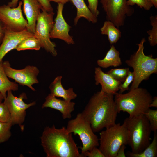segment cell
<instances>
[{
  "mask_svg": "<svg viewBox=\"0 0 157 157\" xmlns=\"http://www.w3.org/2000/svg\"><path fill=\"white\" fill-rule=\"evenodd\" d=\"M114 95L101 90L97 92L92 96L81 113L94 133L116 123L118 113Z\"/></svg>",
  "mask_w": 157,
  "mask_h": 157,
  "instance_id": "obj_1",
  "label": "cell"
},
{
  "mask_svg": "<svg viewBox=\"0 0 157 157\" xmlns=\"http://www.w3.org/2000/svg\"><path fill=\"white\" fill-rule=\"evenodd\" d=\"M41 144L47 157H84L66 128L47 126L40 137Z\"/></svg>",
  "mask_w": 157,
  "mask_h": 157,
  "instance_id": "obj_2",
  "label": "cell"
},
{
  "mask_svg": "<svg viewBox=\"0 0 157 157\" xmlns=\"http://www.w3.org/2000/svg\"><path fill=\"white\" fill-rule=\"evenodd\" d=\"M114 99L117 112H126L129 117L144 114L150 108L149 106L153 97L150 93L142 88L129 90L128 93L116 92Z\"/></svg>",
  "mask_w": 157,
  "mask_h": 157,
  "instance_id": "obj_3",
  "label": "cell"
},
{
  "mask_svg": "<svg viewBox=\"0 0 157 157\" xmlns=\"http://www.w3.org/2000/svg\"><path fill=\"white\" fill-rule=\"evenodd\" d=\"M128 133V144L131 152L142 151L151 143V130L149 122L144 114L126 118L123 123Z\"/></svg>",
  "mask_w": 157,
  "mask_h": 157,
  "instance_id": "obj_4",
  "label": "cell"
},
{
  "mask_svg": "<svg viewBox=\"0 0 157 157\" xmlns=\"http://www.w3.org/2000/svg\"><path fill=\"white\" fill-rule=\"evenodd\" d=\"M146 41L145 38H142L137 44V50L125 61L127 65L133 69L134 80L129 90L139 87L143 80L148 79L152 74L157 73V58H153L152 55H145L144 53V44Z\"/></svg>",
  "mask_w": 157,
  "mask_h": 157,
  "instance_id": "obj_5",
  "label": "cell"
},
{
  "mask_svg": "<svg viewBox=\"0 0 157 157\" xmlns=\"http://www.w3.org/2000/svg\"><path fill=\"white\" fill-rule=\"evenodd\" d=\"M99 133V149L104 157H116L117 152L123 144H128L127 129L123 124L115 123Z\"/></svg>",
  "mask_w": 157,
  "mask_h": 157,
  "instance_id": "obj_6",
  "label": "cell"
},
{
  "mask_svg": "<svg viewBox=\"0 0 157 157\" xmlns=\"http://www.w3.org/2000/svg\"><path fill=\"white\" fill-rule=\"evenodd\" d=\"M66 129L69 133L79 136L82 144V146L79 147L82 155L85 152L99 146V139L81 113H78L74 119L68 121Z\"/></svg>",
  "mask_w": 157,
  "mask_h": 157,
  "instance_id": "obj_7",
  "label": "cell"
},
{
  "mask_svg": "<svg viewBox=\"0 0 157 157\" xmlns=\"http://www.w3.org/2000/svg\"><path fill=\"white\" fill-rule=\"evenodd\" d=\"M36 22L34 36L40 42L41 47L52 56L57 54L55 44L50 40V34L54 24L53 17L54 13L48 12L42 8Z\"/></svg>",
  "mask_w": 157,
  "mask_h": 157,
  "instance_id": "obj_8",
  "label": "cell"
},
{
  "mask_svg": "<svg viewBox=\"0 0 157 157\" xmlns=\"http://www.w3.org/2000/svg\"><path fill=\"white\" fill-rule=\"evenodd\" d=\"M107 20L118 28L123 26L127 16H132L133 8L128 5L127 0H100Z\"/></svg>",
  "mask_w": 157,
  "mask_h": 157,
  "instance_id": "obj_9",
  "label": "cell"
},
{
  "mask_svg": "<svg viewBox=\"0 0 157 157\" xmlns=\"http://www.w3.org/2000/svg\"><path fill=\"white\" fill-rule=\"evenodd\" d=\"M12 91H8L3 102L10 112L13 125L18 124L21 130L23 131L24 126L22 124L25 121L26 110L30 107L35 105L36 102L33 101L28 104H26L23 101L24 99H27L25 93H22L17 97L13 95Z\"/></svg>",
  "mask_w": 157,
  "mask_h": 157,
  "instance_id": "obj_10",
  "label": "cell"
},
{
  "mask_svg": "<svg viewBox=\"0 0 157 157\" xmlns=\"http://www.w3.org/2000/svg\"><path fill=\"white\" fill-rule=\"evenodd\" d=\"M22 1H20L15 7H11L8 5L0 6V20L6 28L17 32L28 30L27 21L22 13Z\"/></svg>",
  "mask_w": 157,
  "mask_h": 157,
  "instance_id": "obj_11",
  "label": "cell"
},
{
  "mask_svg": "<svg viewBox=\"0 0 157 157\" xmlns=\"http://www.w3.org/2000/svg\"><path fill=\"white\" fill-rule=\"evenodd\" d=\"M2 65L8 77L14 80L21 85L27 86L32 90L35 91L32 85L39 83L37 77L39 70L36 67L28 65L23 69H16L11 67L8 61L2 62Z\"/></svg>",
  "mask_w": 157,
  "mask_h": 157,
  "instance_id": "obj_12",
  "label": "cell"
},
{
  "mask_svg": "<svg viewBox=\"0 0 157 157\" xmlns=\"http://www.w3.org/2000/svg\"><path fill=\"white\" fill-rule=\"evenodd\" d=\"M58 4L56 16L50 34V37L61 40L69 44H73L74 41L69 34L71 27L66 22L63 15L64 4L61 3Z\"/></svg>",
  "mask_w": 157,
  "mask_h": 157,
  "instance_id": "obj_13",
  "label": "cell"
},
{
  "mask_svg": "<svg viewBox=\"0 0 157 157\" xmlns=\"http://www.w3.org/2000/svg\"><path fill=\"white\" fill-rule=\"evenodd\" d=\"M34 33L28 29L15 32L6 28L1 44L0 46V62L5 55L26 38L33 36Z\"/></svg>",
  "mask_w": 157,
  "mask_h": 157,
  "instance_id": "obj_14",
  "label": "cell"
},
{
  "mask_svg": "<svg viewBox=\"0 0 157 157\" xmlns=\"http://www.w3.org/2000/svg\"><path fill=\"white\" fill-rule=\"evenodd\" d=\"M75 103L71 101L58 99L50 93L46 97L42 108H50L59 111L64 119H70L75 109Z\"/></svg>",
  "mask_w": 157,
  "mask_h": 157,
  "instance_id": "obj_15",
  "label": "cell"
},
{
  "mask_svg": "<svg viewBox=\"0 0 157 157\" xmlns=\"http://www.w3.org/2000/svg\"><path fill=\"white\" fill-rule=\"evenodd\" d=\"M94 74L95 84L97 85L99 84L101 85V91L114 95L119 90V86L122 83L104 72L100 67L95 68Z\"/></svg>",
  "mask_w": 157,
  "mask_h": 157,
  "instance_id": "obj_16",
  "label": "cell"
},
{
  "mask_svg": "<svg viewBox=\"0 0 157 157\" xmlns=\"http://www.w3.org/2000/svg\"><path fill=\"white\" fill-rule=\"evenodd\" d=\"M22 1L23 10L28 23V29L34 33L37 20L42 7L38 0H22Z\"/></svg>",
  "mask_w": 157,
  "mask_h": 157,
  "instance_id": "obj_17",
  "label": "cell"
},
{
  "mask_svg": "<svg viewBox=\"0 0 157 157\" xmlns=\"http://www.w3.org/2000/svg\"><path fill=\"white\" fill-rule=\"evenodd\" d=\"M62 76H60L56 77L49 87L50 94L56 97H60L64 100L67 101L76 98L77 94L74 91L72 88L68 89H65L61 83Z\"/></svg>",
  "mask_w": 157,
  "mask_h": 157,
  "instance_id": "obj_18",
  "label": "cell"
},
{
  "mask_svg": "<svg viewBox=\"0 0 157 157\" xmlns=\"http://www.w3.org/2000/svg\"><path fill=\"white\" fill-rule=\"evenodd\" d=\"M77 9V14L74 19L75 25H76L79 19L81 18H84L89 22L96 23L97 17L90 10L85 3L84 0H69Z\"/></svg>",
  "mask_w": 157,
  "mask_h": 157,
  "instance_id": "obj_19",
  "label": "cell"
},
{
  "mask_svg": "<svg viewBox=\"0 0 157 157\" xmlns=\"http://www.w3.org/2000/svg\"><path fill=\"white\" fill-rule=\"evenodd\" d=\"M97 63L99 67L106 68L110 66L117 67L122 64L120 57V53L115 47L112 45L104 58L97 60Z\"/></svg>",
  "mask_w": 157,
  "mask_h": 157,
  "instance_id": "obj_20",
  "label": "cell"
},
{
  "mask_svg": "<svg viewBox=\"0 0 157 157\" xmlns=\"http://www.w3.org/2000/svg\"><path fill=\"white\" fill-rule=\"evenodd\" d=\"M101 33L108 36L111 44L116 43L121 37V32L111 21H105L100 28Z\"/></svg>",
  "mask_w": 157,
  "mask_h": 157,
  "instance_id": "obj_21",
  "label": "cell"
},
{
  "mask_svg": "<svg viewBox=\"0 0 157 157\" xmlns=\"http://www.w3.org/2000/svg\"><path fill=\"white\" fill-rule=\"evenodd\" d=\"M18 89L17 84L11 81L6 75L2 65V61L0 62V92L4 99L6 93L9 90L16 91Z\"/></svg>",
  "mask_w": 157,
  "mask_h": 157,
  "instance_id": "obj_22",
  "label": "cell"
},
{
  "mask_svg": "<svg viewBox=\"0 0 157 157\" xmlns=\"http://www.w3.org/2000/svg\"><path fill=\"white\" fill-rule=\"evenodd\" d=\"M126 156L129 157H156L157 156V131L154 132L151 143L142 152L134 154L128 151Z\"/></svg>",
  "mask_w": 157,
  "mask_h": 157,
  "instance_id": "obj_23",
  "label": "cell"
},
{
  "mask_svg": "<svg viewBox=\"0 0 157 157\" xmlns=\"http://www.w3.org/2000/svg\"><path fill=\"white\" fill-rule=\"evenodd\" d=\"M42 47L39 40L34 35L29 37L23 40L16 47L18 51L26 50H39Z\"/></svg>",
  "mask_w": 157,
  "mask_h": 157,
  "instance_id": "obj_24",
  "label": "cell"
},
{
  "mask_svg": "<svg viewBox=\"0 0 157 157\" xmlns=\"http://www.w3.org/2000/svg\"><path fill=\"white\" fill-rule=\"evenodd\" d=\"M150 19L152 28L147 31L149 35L148 39L150 45L154 46L157 44V15H151Z\"/></svg>",
  "mask_w": 157,
  "mask_h": 157,
  "instance_id": "obj_25",
  "label": "cell"
},
{
  "mask_svg": "<svg viewBox=\"0 0 157 157\" xmlns=\"http://www.w3.org/2000/svg\"><path fill=\"white\" fill-rule=\"evenodd\" d=\"M129 71V68H116L111 69L106 73L115 79L122 83L125 80Z\"/></svg>",
  "mask_w": 157,
  "mask_h": 157,
  "instance_id": "obj_26",
  "label": "cell"
},
{
  "mask_svg": "<svg viewBox=\"0 0 157 157\" xmlns=\"http://www.w3.org/2000/svg\"><path fill=\"white\" fill-rule=\"evenodd\" d=\"M11 122H0V144L8 141L11 135Z\"/></svg>",
  "mask_w": 157,
  "mask_h": 157,
  "instance_id": "obj_27",
  "label": "cell"
},
{
  "mask_svg": "<svg viewBox=\"0 0 157 157\" xmlns=\"http://www.w3.org/2000/svg\"><path fill=\"white\" fill-rule=\"evenodd\" d=\"M144 114L148 120L151 131H157V110L149 108Z\"/></svg>",
  "mask_w": 157,
  "mask_h": 157,
  "instance_id": "obj_28",
  "label": "cell"
},
{
  "mask_svg": "<svg viewBox=\"0 0 157 157\" xmlns=\"http://www.w3.org/2000/svg\"><path fill=\"white\" fill-rule=\"evenodd\" d=\"M127 3L131 6L136 5L140 8L147 11L153 6L149 0H127Z\"/></svg>",
  "mask_w": 157,
  "mask_h": 157,
  "instance_id": "obj_29",
  "label": "cell"
},
{
  "mask_svg": "<svg viewBox=\"0 0 157 157\" xmlns=\"http://www.w3.org/2000/svg\"><path fill=\"white\" fill-rule=\"evenodd\" d=\"M11 121L10 115L8 108L4 102L0 103V122Z\"/></svg>",
  "mask_w": 157,
  "mask_h": 157,
  "instance_id": "obj_30",
  "label": "cell"
},
{
  "mask_svg": "<svg viewBox=\"0 0 157 157\" xmlns=\"http://www.w3.org/2000/svg\"><path fill=\"white\" fill-rule=\"evenodd\" d=\"M134 75L133 72L129 71L128 75L123 83L120 85L119 87V93L122 94L126 90H128L129 86L133 81Z\"/></svg>",
  "mask_w": 157,
  "mask_h": 157,
  "instance_id": "obj_31",
  "label": "cell"
},
{
  "mask_svg": "<svg viewBox=\"0 0 157 157\" xmlns=\"http://www.w3.org/2000/svg\"><path fill=\"white\" fill-rule=\"evenodd\" d=\"M88 5V7L91 12L97 17L100 14L98 9V0H87Z\"/></svg>",
  "mask_w": 157,
  "mask_h": 157,
  "instance_id": "obj_32",
  "label": "cell"
},
{
  "mask_svg": "<svg viewBox=\"0 0 157 157\" xmlns=\"http://www.w3.org/2000/svg\"><path fill=\"white\" fill-rule=\"evenodd\" d=\"M83 155L84 157H104L103 153L97 147L93 148L90 151L85 152Z\"/></svg>",
  "mask_w": 157,
  "mask_h": 157,
  "instance_id": "obj_33",
  "label": "cell"
},
{
  "mask_svg": "<svg viewBox=\"0 0 157 157\" xmlns=\"http://www.w3.org/2000/svg\"><path fill=\"white\" fill-rule=\"evenodd\" d=\"M42 8L48 12H53V8L49 0H38Z\"/></svg>",
  "mask_w": 157,
  "mask_h": 157,
  "instance_id": "obj_34",
  "label": "cell"
},
{
  "mask_svg": "<svg viewBox=\"0 0 157 157\" xmlns=\"http://www.w3.org/2000/svg\"><path fill=\"white\" fill-rule=\"evenodd\" d=\"M125 145H122L118 150L116 157H125L126 155L125 153V150L126 148Z\"/></svg>",
  "mask_w": 157,
  "mask_h": 157,
  "instance_id": "obj_35",
  "label": "cell"
},
{
  "mask_svg": "<svg viewBox=\"0 0 157 157\" xmlns=\"http://www.w3.org/2000/svg\"><path fill=\"white\" fill-rule=\"evenodd\" d=\"M6 29V28L0 20V42L3 40Z\"/></svg>",
  "mask_w": 157,
  "mask_h": 157,
  "instance_id": "obj_36",
  "label": "cell"
},
{
  "mask_svg": "<svg viewBox=\"0 0 157 157\" xmlns=\"http://www.w3.org/2000/svg\"><path fill=\"white\" fill-rule=\"evenodd\" d=\"M149 108L154 107L157 108V97L155 96L153 97L152 100L149 106Z\"/></svg>",
  "mask_w": 157,
  "mask_h": 157,
  "instance_id": "obj_37",
  "label": "cell"
},
{
  "mask_svg": "<svg viewBox=\"0 0 157 157\" xmlns=\"http://www.w3.org/2000/svg\"><path fill=\"white\" fill-rule=\"evenodd\" d=\"M19 0H12L8 3L7 5L12 8L15 7L17 6Z\"/></svg>",
  "mask_w": 157,
  "mask_h": 157,
  "instance_id": "obj_38",
  "label": "cell"
},
{
  "mask_svg": "<svg viewBox=\"0 0 157 157\" xmlns=\"http://www.w3.org/2000/svg\"><path fill=\"white\" fill-rule=\"evenodd\" d=\"M50 2H54L58 3H61L64 4L66 3L69 1V0H49Z\"/></svg>",
  "mask_w": 157,
  "mask_h": 157,
  "instance_id": "obj_39",
  "label": "cell"
},
{
  "mask_svg": "<svg viewBox=\"0 0 157 157\" xmlns=\"http://www.w3.org/2000/svg\"><path fill=\"white\" fill-rule=\"evenodd\" d=\"M156 8H157V0H149Z\"/></svg>",
  "mask_w": 157,
  "mask_h": 157,
  "instance_id": "obj_40",
  "label": "cell"
},
{
  "mask_svg": "<svg viewBox=\"0 0 157 157\" xmlns=\"http://www.w3.org/2000/svg\"><path fill=\"white\" fill-rule=\"evenodd\" d=\"M4 99V98L2 94L0 92V103L2 102Z\"/></svg>",
  "mask_w": 157,
  "mask_h": 157,
  "instance_id": "obj_41",
  "label": "cell"
}]
</instances>
